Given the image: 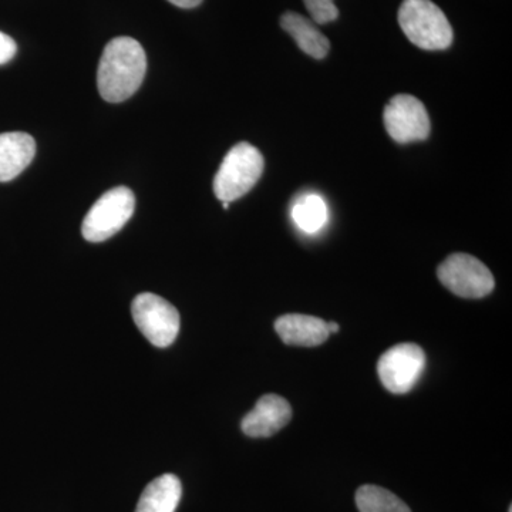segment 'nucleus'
<instances>
[{"label":"nucleus","instance_id":"nucleus-15","mask_svg":"<svg viewBox=\"0 0 512 512\" xmlns=\"http://www.w3.org/2000/svg\"><path fill=\"white\" fill-rule=\"evenodd\" d=\"M356 505L360 512H412L397 495L377 485L360 487L356 493Z\"/></svg>","mask_w":512,"mask_h":512},{"label":"nucleus","instance_id":"nucleus-18","mask_svg":"<svg viewBox=\"0 0 512 512\" xmlns=\"http://www.w3.org/2000/svg\"><path fill=\"white\" fill-rule=\"evenodd\" d=\"M168 2L173 3V5L178 6V8L192 9L200 6L202 0H168Z\"/></svg>","mask_w":512,"mask_h":512},{"label":"nucleus","instance_id":"nucleus-13","mask_svg":"<svg viewBox=\"0 0 512 512\" xmlns=\"http://www.w3.org/2000/svg\"><path fill=\"white\" fill-rule=\"evenodd\" d=\"M183 495L180 478L163 474L151 481L138 500L136 512H175Z\"/></svg>","mask_w":512,"mask_h":512},{"label":"nucleus","instance_id":"nucleus-12","mask_svg":"<svg viewBox=\"0 0 512 512\" xmlns=\"http://www.w3.org/2000/svg\"><path fill=\"white\" fill-rule=\"evenodd\" d=\"M282 29L295 40L296 45L313 59H325L330 50L328 37L323 35L316 23L295 12H286L281 18Z\"/></svg>","mask_w":512,"mask_h":512},{"label":"nucleus","instance_id":"nucleus-20","mask_svg":"<svg viewBox=\"0 0 512 512\" xmlns=\"http://www.w3.org/2000/svg\"><path fill=\"white\" fill-rule=\"evenodd\" d=\"M222 207H224V210H228L229 202H222Z\"/></svg>","mask_w":512,"mask_h":512},{"label":"nucleus","instance_id":"nucleus-1","mask_svg":"<svg viewBox=\"0 0 512 512\" xmlns=\"http://www.w3.org/2000/svg\"><path fill=\"white\" fill-rule=\"evenodd\" d=\"M146 72L143 46L133 37H116L104 47L97 70L100 96L109 103L130 99L143 84Z\"/></svg>","mask_w":512,"mask_h":512},{"label":"nucleus","instance_id":"nucleus-5","mask_svg":"<svg viewBox=\"0 0 512 512\" xmlns=\"http://www.w3.org/2000/svg\"><path fill=\"white\" fill-rule=\"evenodd\" d=\"M131 313L140 332L151 345L168 348L180 332V313L156 293H140L131 303Z\"/></svg>","mask_w":512,"mask_h":512},{"label":"nucleus","instance_id":"nucleus-8","mask_svg":"<svg viewBox=\"0 0 512 512\" xmlns=\"http://www.w3.org/2000/svg\"><path fill=\"white\" fill-rule=\"evenodd\" d=\"M383 120L387 133L396 143H414L430 136L429 113L424 104L410 94L394 96L384 109Z\"/></svg>","mask_w":512,"mask_h":512},{"label":"nucleus","instance_id":"nucleus-7","mask_svg":"<svg viewBox=\"0 0 512 512\" xmlns=\"http://www.w3.org/2000/svg\"><path fill=\"white\" fill-rule=\"evenodd\" d=\"M426 369V353L416 343H400L384 352L377 372L380 382L389 392H410Z\"/></svg>","mask_w":512,"mask_h":512},{"label":"nucleus","instance_id":"nucleus-11","mask_svg":"<svg viewBox=\"0 0 512 512\" xmlns=\"http://www.w3.org/2000/svg\"><path fill=\"white\" fill-rule=\"evenodd\" d=\"M36 156V143L30 134H0V183L22 174Z\"/></svg>","mask_w":512,"mask_h":512},{"label":"nucleus","instance_id":"nucleus-3","mask_svg":"<svg viewBox=\"0 0 512 512\" xmlns=\"http://www.w3.org/2000/svg\"><path fill=\"white\" fill-rule=\"evenodd\" d=\"M264 167V156L252 144L239 143L232 147L215 175V197L229 204L244 197L258 183Z\"/></svg>","mask_w":512,"mask_h":512},{"label":"nucleus","instance_id":"nucleus-19","mask_svg":"<svg viewBox=\"0 0 512 512\" xmlns=\"http://www.w3.org/2000/svg\"><path fill=\"white\" fill-rule=\"evenodd\" d=\"M328 329L329 333H338L339 332V325L335 322H328Z\"/></svg>","mask_w":512,"mask_h":512},{"label":"nucleus","instance_id":"nucleus-10","mask_svg":"<svg viewBox=\"0 0 512 512\" xmlns=\"http://www.w3.org/2000/svg\"><path fill=\"white\" fill-rule=\"evenodd\" d=\"M275 330L286 345L313 348L329 339L328 322L316 316L292 315L276 319Z\"/></svg>","mask_w":512,"mask_h":512},{"label":"nucleus","instance_id":"nucleus-9","mask_svg":"<svg viewBox=\"0 0 512 512\" xmlns=\"http://www.w3.org/2000/svg\"><path fill=\"white\" fill-rule=\"evenodd\" d=\"M292 419L291 404L278 394H265L242 420V431L254 439L274 436Z\"/></svg>","mask_w":512,"mask_h":512},{"label":"nucleus","instance_id":"nucleus-2","mask_svg":"<svg viewBox=\"0 0 512 512\" xmlns=\"http://www.w3.org/2000/svg\"><path fill=\"white\" fill-rule=\"evenodd\" d=\"M399 25L407 39L420 49L446 50L453 43L450 22L431 0H403Z\"/></svg>","mask_w":512,"mask_h":512},{"label":"nucleus","instance_id":"nucleus-4","mask_svg":"<svg viewBox=\"0 0 512 512\" xmlns=\"http://www.w3.org/2000/svg\"><path fill=\"white\" fill-rule=\"evenodd\" d=\"M134 210L136 197L130 188L116 187L104 192L84 217L83 238L89 242L107 241L131 220Z\"/></svg>","mask_w":512,"mask_h":512},{"label":"nucleus","instance_id":"nucleus-17","mask_svg":"<svg viewBox=\"0 0 512 512\" xmlns=\"http://www.w3.org/2000/svg\"><path fill=\"white\" fill-rule=\"evenodd\" d=\"M18 52V45L12 37L0 32V66L9 63Z\"/></svg>","mask_w":512,"mask_h":512},{"label":"nucleus","instance_id":"nucleus-21","mask_svg":"<svg viewBox=\"0 0 512 512\" xmlns=\"http://www.w3.org/2000/svg\"><path fill=\"white\" fill-rule=\"evenodd\" d=\"M508 512H512V507H511V505H510V510H508Z\"/></svg>","mask_w":512,"mask_h":512},{"label":"nucleus","instance_id":"nucleus-16","mask_svg":"<svg viewBox=\"0 0 512 512\" xmlns=\"http://www.w3.org/2000/svg\"><path fill=\"white\" fill-rule=\"evenodd\" d=\"M316 25H326L339 18V10L333 0H303Z\"/></svg>","mask_w":512,"mask_h":512},{"label":"nucleus","instance_id":"nucleus-6","mask_svg":"<svg viewBox=\"0 0 512 512\" xmlns=\"http://www.w3.org/2000/svg\"><path fill=\"white\" fill-rule=\"evenodd\" d=\"M441 284L460 298L481 299L494 289V276L490 269L467 254L448 256L437 269Z\"/></svg>","mask_w":512,"mask_h":512},{"label":"nucleus","instance_id":"nucleus-14","mask_svg":"<svg viewBox=\"0 0 512 512\" xmlns=\"http://www.w3.org/2000/svg\"><path fill=\"white\" fill-rule=\"evenodd\" d=\"M291 217L296 227L306 234H316L328 222V204L319 194L301 195L295 201L291 210Z\"/></svg>","mask_w":512,"mask_h":512}]
</instances>
